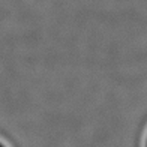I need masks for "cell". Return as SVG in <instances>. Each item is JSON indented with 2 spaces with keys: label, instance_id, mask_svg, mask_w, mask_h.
Listing matches in <instances>:
<instances>
[{
  "label": "cell",
  "instance_id": "cell-2",
  "mask_svg": "<svg viewBox=\"0 0 147 147\" xmlns=\"http://www.w3.org/2000/svg\"><path fill=\"white\" fill-rule=\"evenodd\" d=\"M144 147H147V135H146V143H144Z\"/></svg>",
  "mask_w": 147,
  "mask_h": 147
},
{
  "label": "cell",
  "instance_id": "cell-1",
  "mask_svg": "<svg viewBox=\"0 0 147 147\" xmlns=\"http://www.w3.org/2000/svg\"><path fill=\"white\" fill-rule=\"evenodd\" d=\"M0 147H6V144H3L2 141H0Z\"/></svg>",
  "mask_w": 147,
  "mask_h": 147
}]
</instances>
